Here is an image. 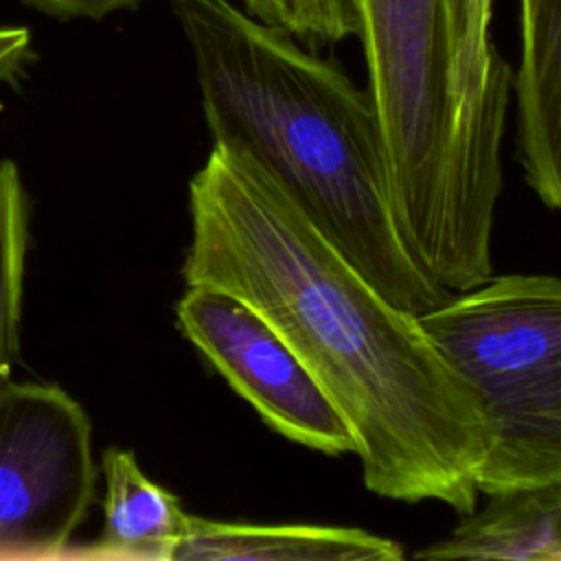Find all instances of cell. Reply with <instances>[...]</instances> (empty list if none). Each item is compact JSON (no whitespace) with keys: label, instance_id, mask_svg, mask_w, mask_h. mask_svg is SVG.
Wrapping results in <instances>:
<instances>
[{"label":"cell","instance_id":"obj_6","mask_svg":"<svg viewBox=\"0 0 561 561\" xmlns=\"http://www.w3.org/2000/svg\"><path fill=\"white\" fill-rule=\"evenodd\" d=\"M175 322L274 432L327 456L355 454L353 432L331 397L248 302L215 287L186 285Z\"/></svg>","mask_w":561,"mask_h":561},{"label":"cell","instance_id":"obj_5","mask_svg":"<svg viewBox=\"0 0 561 561\" xmlns=\"http://www.w3.org/2000/svg\"><path fill=\"white\" fill-rule=\"evenodd\" d=\"M96 489L92 425L55 383L0 388V559L66 557Z\"/></svg>","mask_w":561,"mask_h":561},{"label":"cell","instance_id":"obj_4","mask_svg":"<svg viewBox=\"0 0 561 561\" xmlns=\"http://www.w3.org/2000/svg\"><path fill=\"white\" fill-rule=\"evenodd\" d=\"M419 320L489 419L478 491L502 495L561 482V278L491 276Z\"/></svg>","mask_w":561,"mask_h":561},{"label":"cell","instance_id":"obj_2","mask_svg":"<svg viewBox=\"0 0 561 561\" xmlns=\"http://www.w3.org/2000/svg\"><path fill=\"white\" fill-rule=\"evenodd\" d=\"M213 145L276 180L399 307L451 296L410 252L392 206L377 118L348 72L230 0H173Z\"/></svg>","mask_w":561,"mask_h":561},{"label":"cell","instance_id":"obj_1","mask_svg":"<svg viewBox=\"0 0 561 561\" xmlns=\"http://www.w3.org/2000/svg\"><path fill=\"white\" fill-rule=\"evenodd\" d=\"M188 210L186 285L241 298L280 333L346 419L364 486L473 513L491 425L419 316L239 153L213 145L188 184Z\"/></svg>","mask_w":561,"mask_h":561},{"label":"cell","instance_id":"obj_14","mask_svg":"<svg viewBox=\"0 0 561 561\" xmlns=\"http://www.w3.org/2000/svg\"><path fill=\"white\" fill-rule=\"evenodd\" d=\"M31 57L33 50L28 28L0 26V83L15 79Z\"/></svg>","mask_w":561,"mask_h":561},{"label":"cell","instance_id":"obj_9","mask_svg":"<svg viewBox=\"0 0 561 561\" xmlns=\"http://www.w3.org/2000/svg\"><path fill=\"white\" fill-rule=\"evenodd\" d=\"M103 530L77 557L171 561L188 524L180 500L149 480L129 449L110 447L103 454Z\"/></svg>","mask_w":561,"mask_h":561},{"label":"cell","instance_id":"obj_12","mask_svg":"<svg viewBox=\"0 0 561 561\" xmlns=\"http://www.w3.org/2000/svg\"><path fill=\"white\" fill-rule=\"evenodd\" d=\"M287 28L307 42L335 44L359 33V0H289Z\"/></svg>","mask_w":561,"mask_h":561},{"label":"cell","instance_id":"obj_16","mask_svg":"<svg viewBox=\"0 0 561 561\" xmlns=\"http://www.w3.org/2000/svg\"><path fill=\"white\" fill-rule=\"evenodd\" d=\"M548 561H561V533H559V539H557L554 548L550 550V557H548Z\"/></svg>","mask_w":561,"mask_h":561},{"label":"cell","instance_id":"obj_11","mask_svg":"<svg viewBox=\"0 0 561 561\" xmlns=\"http://www.w3.org/2000/svg\"><path fill=\"white\" fill-rule=\"evenodd\" d=\"M28 202L18 167L0 160V388L11 381L22 348Z\"/></svg>","mask_w":561,"mask_h":561},{"label":"cell","instance_id":"obj_8","mask_svg":"<svg viewBox=\"0 0 561 561\" xmlns=\"http://www.w3.org/2000/svg\"><path fill=\"white\" fill-rule=\"evenodd\" d=\"M399 541L322 524H248L188 515L171 561H401Z\"/></svg>","mask_w":561,"mask_h":561},{"label":"cell","instance_id":"obj_15","mask_svg":"<svg viewBox=\"0 0 561 561\" xmlns=\"http://www.w3.org/2000/svg\"><path fill=\"white\" fill-rule=\"evenodd\" d=\"M241 7L267 24L287 28L289 0H241Z\"/></svg>","mask_w":561,"mask_h":561},{"label":"cell","instance_id":"obj_13","mask_svg":"<svg viewBox=\"0 0 561 561\" xmlns=\"http://www.w3.org/2000/svg\"><path fill=\"white\" fill-rule=\"evenodd\" d=\"M53 18H105L123 9H136L142 0H22Z\"/></svg>","mask_w":561,"mask_h":561},{"label":"cell","instance_id":"obj_7","mask_svg":"<svg viewBox=\"0 0 561 561\" xmlns=\"http://www.w3.org/2000/svg\"><path fill=\"white\" fill-rule=\"evenodd\" d=\"M513 99L524 180L548 208L561 210V0H519Z\"/></svg>","mask_w":561,"mask_h":561},{"label":"cell","instance_id":"obj_3","mask_svg":"<svg viewBox=\"0 0 561 561\" xmlns=\"http://www.w3.org/2000/svg\"><path fill=\"white\" fill-rule=\"evenodd\" d=\"M495 0H359L368 99L399 230L449 291L493 274L513 68L491 37Z\"/></svg>","mask_w":561,"mask_h":561},{"label":"cell","instance_id":"obj_10","mask_svg":"<svg viewBox=\"0 0 561 561\" xmlns=\"http://www.w3.org/2000/svg\"><path fill=\"white\" fill-rule=\"evenodd\" d=\"M489 497L482 511L465 515L451 535L414 557L548 561L561 533V482Z\"/></svg>","mask_w":561,"mask_h":561}]
</instances>
